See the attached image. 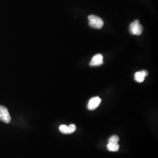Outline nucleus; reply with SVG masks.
<instances>
[{
	"instance_id": "obj_3",
	"label": "nucleus",
	"mask_w": 158,
	"mask_h": 158,
	"mask_svg": "<svg viewBox=\"0 0 158 158\" xmlns=\"http://www.w3.org/2000/svg\"><path fill=\"white\" fill-rule=\"evenodd\" d=\"M11 119V116L8 109L2 106H0V121L5 123H10Z\"/></svg>"
},
{
	"instance_id": "obj_2",
	"label": "nucleus",
	"mask_w": 158,
	"mask_h": 158,
	"mask_svg": "<svg viewBox=\"0 0 158 158\" xmlns=\"http://www.w3.org/2000/svg\"><path fill=\"white\" fill-rule=\"evenodd\" d=\"M130 33L134 35H140L143 32V27L139 23L138 20H135L134 22L130 24L129 28Z\"/></svg>"
},
{
	"instance_id": "obj_4",
	"label": "nucleus",
	"mask_w": 158,
	"mask_h": 158,
	"mask_svg": "<svg viewBox=\"0 0 158 158\" xmlns=\"http://www.w3.org/2000/svg\"><path fill=\"white\" fill-rule=\"evenodd\" d=\"M102 100L99 97H95L91 98L88 103L87 108L89 110H94L98 107L101 103Z\"/></svg>"
},
{
	"instance_id": "obj_1",
	"label": "nucleus",
	"mask_w": 158,
	"mask_h": 158,
	"mask_svg": "<svg viewBox=\"0 0 158 158\" xmlns=\"http://www.w3.org/2000/svg\"><path fill=\"white\" fill-rule=\"evenodd\" d=\"M89 24L91 28L96 29H101L104 25V22L102 18L98 16L91 15L88 17Z\"/></svg>"
},
{
	"instance_id": "obj_6",
	"label": "nucleus",
	"mask_w": 158,
	"mask_h": 158,
	"mask_svg": "<svg viewBox=\"0 0 158 158\" xmlns=\"http://www.w3.org/2000/svg\"><path fill=\"white\" fill-rule=\"evenodd\" d=\"M148 74V72L146 70H142L140 72H138L135 74L134 79L138 83H142L144 81Z\"/></svg>"
},
{
	"instance_id": "obj_8",
	"label": "nucleus",
	"mask_w": 158,
	"mask_h": 158,
	"mask_svg": "<svg viewBox=\"0 0 158 158\" xmlns=\"http://www.w3.org/2000/svg\"><path fill=\"white\" fill-rule=\"evenodd\" d=\"M119 137L118 136L113 135L108 140V143H118L119 141Z\"/></svg>"
},
{
	"instance_id": "obj_7",
	"label": "nucleus",
	"mask_w": 158,
	"mask_h": 158,
	"mask_svg": "<svg viewBox=\"0 0 158 158\" xmlns=\"http://www.w3.org/2000/svg\"><path fill=\"white\" fill-rule=\"evenodd\" d=\"M119 146L118 143H108L107 145V149L109 151L111 152H116L118 151L119 149Z\"/></svg>"
},
{
	"instance_id": "obj_5",
	"label": "nucleus",
	"mask_w": 158,
	"mask_h": 158,
	"mask_svg": "<svg viewBox=\"0 0 158 158\" xmlns=\"http://www.w3.org/2000/svg\"><path fill=\"white\" fill-rule=\"evenodd\" d=\"M103 56L102 54H97L93 57L90 65L91 66H98L103 64Z\"/></svg>"
},
{
	"instance_id": "obj_10",
	"label": "nucleus",
	"mask_w": 158,
	"mask_h": 158,
	"mask_svg": "<svg viewBox=\"0 0 158 158\" xmlns=\"http://www.w3.org/2000/svg\"><path fill=\"white\" fill-rule=\"evenodd\" d=\"M76 130V127L75 125L71 124L68 126V134H72Z\"/></svg>"
},
{
	"instance_id": "obj_9",
	"label": "nucleus",
	"mask_w": 158,
	"mask_h": 158,
	"mask_svg": "<svg viewBox=\"0 0 158 158\" xmlns=\"http://www.w3.org/2000/svg\"><path fill=\"white\" fill-rule=\"evenodd\" d=\"M60 131L64 134H68V126L66 125H61L59 127Z\"/></svg>"
}]
</instances>
